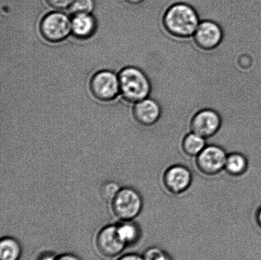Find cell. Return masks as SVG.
<instances>
[{"mask_svg":"<svg viewBox=\"0 0 261 260\" xmlns=\"http://www.w3.org/2000/svg\"><path fill=\"white\" fill-rule=\"evenodd\" d=\"M201 20L198 12L193 6L178 3L165 10L161 21L163 30L170 37L188 40L193 38Z\"/></svg>","mask_w":261,"mask_h":260,"instance_id":"1","label":"cell"},{"mask_svg":"<svg viewBox=\"0 0 261 260\" xmlns=\"http://www.w3.org/2000/svg\"><path fill=\"white\" fill-rule=\"evenodd\" d=\"M120 92L127 102L137 103L151 96L152 84L145 71L135 66L123 69L119 75Z\"/></svg>","mask_w":261,"mask_h":260,"instance_id":"2","label":"cell"},{"mask_svg":"<svg viewBox=\"0 0 261 260\" xmlns=\"http://www.w3.org/2000/svg\"><path fill=\"white\" fill-rule=\"evenodd\" d=\"M112 208L114 215L121 220H133L142 213L143 198L134 188H122L112 200Z\"/></svg>","mask_w":261,"mask_h":260,"instance_id":"3","label":"cell"},{"mask_svg":"<svg viewBox=\"0 0 261 260\" xmlns=\"http://www.w3.org/2000/svg\"><path fill=\"white\" fill-rule=\"evenodd\" d=\"M193 175L186 165L174 164L166 167L161 176V183L165 190L173 195H180L188 192L193 183Z\"/></svg>","mask_w":261,"mask_h":260,"instance_id":"4","label":"cell"},{"mask_svg":"<svg viewBox=\"0 0 261 260\" xmlns=\"http://www.w3.org/2000/svg\"><path fill=\"white\" fill-rule=\"evenodd\" d=\"M227 153L218 145H207L194 159L198 172L207 177H214L224 171Z\"/></svg>","mask_w":261,"mask_h":260,"instance_id":"5","label":"cell"},{"mask_svg":"<svg viewBox=\"0 0 261 260\" xmlns=\"http://www.w3.org/2000/svg\"><path fill=\"white\" fill-rule=\"evenodd\" d=\"M223 124V118L218 111L212 108H204L192 116L188 126L189 131L208 139L219 133Z\"/></svg>","mask_w":261,"mask_h":260,"instance_id":"6","label":"cell"},{"mask_svg":"<svg viewBox=\"0 0 261 260\" xmlns=\"http://www.w3.org/2000/svg\"><path fill=\"white\" fill-rule=\"evenodd\" d=\"M224 32L218 22L211 19L201 20L191 38L194 45L203 52L216 50L223 42Z\"/></svg>","mask_w":261,"mask_h":260,"instance_id":"7","label":"cell"},{"mask_svg":"<svg viewBox=\"0 0 261 260\" xmlns=\"http://www.w3.org/2000/svg\"><path fill=\"white\" fill-rule=\"evenodd\" d=\"M41 34L48 42L56 43L65 40L71 32V20L61 12L46 15L41 21Z\"/></svg>","mask_w":261,"mask_h":260,"instance_id":"8","label":"cell"},{"mask_svg":"<svg viewBox=\"0 0 261 260\" xmlns=\"http://www.w3.org/2000/svg\"><path fill=\"white\" fill-rule=\"evenodd\" d=\"M92 94L101 101L114 100L120 92L119 76L110 71L96 73L90 82Z\"/></svg>","mask_w":261,"mask_h":260,"instance_id":"9","label":"cell"},{"mask_svg":"<svg viewBox=\"0 0 261 260\" xmlns=\"http://www.w3.org/2000/svg\"><path fill=\"white\" fill-rule=\"evenodd\" d=\"M163 112L160 102L150 96L135 104L133 115L136 122L141 126L151 127L160 123Z\"/></svg>","mask_w":261,"mask_h":260,"instance_id":"10","label":"cell"},{"mask_svg":"<svg viewBox=\"0 0 261 260\" xmlns=\"http://www.w3.org/2000/svg\"><path fill=\"white\" fill-rule=\"evenodd\" d=\"M96 244L99 253L108 258L119 255L126 247L119 236L117 225L102 228L97 235Z\"/></svg>","mask_w":261,"mask_h":260,"instance_id":"11","label":"cell"},{"mask_svg":"<svg viewBox=\"0 0 261 260\" xmlns=\"http://www.w3.org/2000/svg\"><path fill=\"white\" fill-rule=\"evenodd\" d=\"M95 19L90 14L74 15L71 20V33L80 39H86L91 37L95 32Z\"/></svg>","mask_w":261,"mask_h":260,"instance_id":"12","label":"cell"},{"mask_svg":"<svg viewBox=\"0 0 261 260\" xmlns=\"http://www.w3.org/2000/svg\"><path fill=\"white\" fill-rule=\"evenodd\" d=\"M206 140L199 134L189 131L181 138V152L186 157L195 159L208 145Z\"/></svg>","mask_w":261,"mask_h":260,"instance_id":"13","label":"cell"},{"mask_svg":"<svg viewBox=\"0 0 261 260\" xmlns=\"http://www.w3.org/2000/svg\"><path fill=\"white\" fill-rule=\"evenodd\" d=\"M249 167V160L242 153L233 152L227 154L224 171L230 177H242L246 174Z\"/></svg>","mask_w":261,"mask_h":260,"instance_id":"14","label":"cell"},{"mask_svg":"<svg viewBox=\"0 0 261 260\" xmlns=\"http://www.w3.org/2000/svg\"><path fill=\"white\" fill-rule=\"evenodd\" d=\"M117 226L119 236L126 246L135 245L140 240L142 230L133 220L122 221Z\"/></svg>","mask_w":261,"mask_h":260,"instance_id":"15","label":"cell"},{"mask_svg":"<svg viewBox=\"0 0 261 260\" xmlns=\"http://www.w3.org/2000/svg\"><path fill=\"white\" fill-rule=\"evenodd\" d=\"M22 247L19 241L12 237H5L0 241V260H19Z\"/></svg>","mask_w":261,"mask_h":260,"instance_id":"16","label":"cell"},{"mask_svg":"<svg viewBox=\"0 0 261 260\" xmlns=\"http://www.w3.org/2000/svg\"><path fill=\"white\" fill-rule=\"evenodd\" d=\"M120 190L121 188L117 183L108 182L101 186L99 188V194L105 201L112 203Z\"/></svg>","mask_w":261,"mask_h":260,"instance_id":"17","label":"cell"},{"mask_svg":"<svg viewBox=\"0 0 261 260\" xmlns=\"http://www.w3.org/2000/svg\"><path fill=\"white\" fill-rule=\"evenodd\" d=\"M94 2L93 0H73L69 7L73 15L88 14L93 11Z\"/></svg>","mask_w":261,"mask_h":260,"instance_id":"18","label":"cell"},{"mask_svg":"<svg viewBox=\"0 0 261 260\" xmlns=\"http://www.w3.org/2000/svg\"><path fill=\"white\" fill-rule=\"evenodd\" d=\"M145 260H173L170 254L159 247H151L143 255Z\"/></svg>","mask_w":261,"mask_h":260,"instance_id":"19","label":"cell"},{"mask_svg":"<svg viewBox=\"0 0 261 260\" xmlns=\"http://www.w3.org/2000/svg\"><path fill=\"white\" fill-rule=\"evenodd\" d=\"M73 0H46L47 4L54 9L61 10L70 7Z\"/></svg>","mask_w":261,"mask_h":260,"instance_id":"20","label":"cell"},{"mask_svg":"<svg viewBox=\"0 0 261 260\" xmlns=\"http://www.w3.org/2000/svg\"><path fill=\"white\" fill-rule=\"evenodd\" d=\"M117 260H145L143 256L135 253H128L119 257Z\"/></svg>","mask_w":261,"mask_h":260,"instance_id":"21","label":"cell"},{"mask_svg":"<svg viewBox=\"0 0 261 260\" xmlns=\"http://www.w3.org/2000/svg\"><path fill=\"white\" fill-rule=\"evenodd\" d=\"M56 260H81V259L75 254L65 253L56 257Z\"/></svg>","mask_w":261,"mask_h":260,"instance_id":"22","label":"cell"},{"mask_svg":"<svg viewBox=\"0 0 261 260\" xmlns=\"http://www.w3.org/2000/svg\"><path fill=\"white\" fill-rule=\"evenodd\" d=\"M56 256L51 253H45L41 254L37 260H56Z\"/></svg>","mask_w":261,"mask_h":260,"instance_id":"23","label":"cell"},{"mask_svg":"<svg viewBox=\"0 0 261 260\" xmlns=\"http://www.w3.org/2000/svg\"><path fill=\"white\" fill-rule=\"evenodd\" d=\"M255 221L257 225L261 229V206L259 208L257 209L256 213H255Z\"/></svg>","mask_w":261,"mask_h":260,"instance_id":"24","label":"cell"},{"mask_svg":"<svg viewBox=\"0 0 261 260\" xmlns=\"http://www.w3.org/2000/svg\"><path fill=\"white\" fill-rule=\"evenodd\" d=\"M127 3L133 5H138L142 4L145 0H126Z\"/></svg>","mask_w":261,"mask_h":260,"instance_id":"25","label":"cell"}]
</instances>
